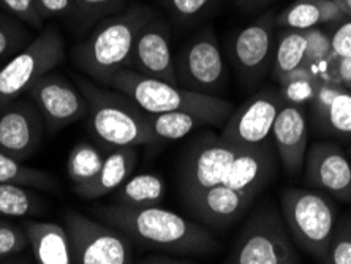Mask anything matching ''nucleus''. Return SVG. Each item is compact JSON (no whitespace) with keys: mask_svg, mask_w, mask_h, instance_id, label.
I'll return each mask as SVG.
<instances>
[{"mask_svg":"<svg viewBox=\"0 0 351 264\" xmlns=\"http://www.w3.org/2000/svg\"><path fill=\"white\" fill-rule=\"evenodd\" d=\"M282 217L299 250L326 263L337 220V211L322 191L285 189L280 195Z\"/></svg>","mask_w":351,"mask_h":264,"instance_id":"5","label":"nucleus"},{"mask_svg":"<svg viewBox=\"0 0 351 264\" xmlns=\"http://www.w3.org/2000/svg\"><path fill=\"white\" fill-rule=\"evenodd\" d=\"M154 16L144 3H133L100 19L89 37L73 49V62L97 84L108 86L117 71L130 69L138 35Z\"/></svg>","mask_w":351,"mask_h":264,"instance_id":"2","label":"nucleus"},{"mask_svg":"<svg viewBox=\"0 0 351 264\" xmlns=\"http://www.w3.org/2000/svg\"><path fill=\"white\" fill-rule=\"evenodd\" d=\"M271 136L285 173L293 178L298 176L304 168L308 149V121L306 106L285 101L274 122Z\"/></svg>","mask_w":351,"mask_h":264,"instance_id":"17","label":"nucleus"},{"mask_svg":"<svg viewBox=\"0 0 351 264\" xmlns=\"http://www.w3.org/2000/svg\"><path fill=\"white\" fill-rule=\"evenodd\" d=\"M304 171L306 180L315 189L351 203V163L339 144L313 143L307 149Z\"/></svg>","mask_w":351,"mask_h":264,"instance_id":"15","label":"nucleus"},{"mask_svg":"<svg viewBox=\"0 0 351 264\" xmlns=\"http://www.w3.org/2000/svg\"><path fill=\"white\" fill-rule=\"evenodd\" d=\"M123 3L125 0H75L76 14L82 19V23L103 19L121 12Z\"/></svg>","mask_w":351,"mask_h":264,"instance_id":"36","label":"nucleus"},{"mask_svg":"<svg viewBox=\"0 0 351 264\" xmlns=\"http://www.w3.org/2000/svg\"><path fill=\"white\" fill-rule=\"evenodd\" d=\"M307 35L306 30L283 29L276 38V48L272 57V77L274 81H280L283 76L304 64L306 56Z\"/></svg>","mask_w":351,"mask_h":264,"instance_id":"25","label":"nucleus"},{"mask_svg":"<svg viewBox=\"0 0 351 264\" xmlns=\"http://www.w3.org/2000/svg\"><path fill=\"white\" fill-rule=\"evenodd\" d=\"M274 0H234V3L244 12H256L269 5Z\"/></svg>","mask_w":351,"mask_h":264,"instance_id":"40","label":"nucleus"},{"mask_svg":"<svg viewBox=\"0 0 351 264\" xmlns=\"http://www.w3.org/2000/svg\"><path fill=\"white\" fill-rule=\"evenodd\" d=\"M108 151L100 144L80 141L71 147L66 158V174L75 187H82L92 182L100 173Z\"/></svg>","mask_w":351,"mask_h":264,"instance_id":"27","label":"nucleus"},{"mask_svg":"<svg viewBox=\"0 0 351 264\" xmlns=\"http://www.w3.org/2000/svg\"><path fill=\"white\" fill-rule=\"evenodd\" d=\"M64 226L75 264H128L133 260V241L117 228L78 212H66Z\"/></svg>","mask_w":351,"mask_h":264,"instance_id":"9","label":"nucleus"},{"mask_svg":"<svg viewBox=\"0 0 351 264\" xmlns=\"http://www.w3.org/2000/svg\"><path fill=\"white\" fill-rule=\"evenodd\" d=\"M43 18H64L76 14L75 0H37Z\"/></svg>","mask_w":351,"mask_h":264,"instance_id":"38","label":"nucleus"},{"mask_svg":"<svg viewBox=\"0 0 351 264\" xmlns=\"http://www.w3.org/2000/svg\"><path fill=\"white\" fill-rule=\"evenodd\" d=\"M80 91L89 105V127L97 143L106 151L157 143L149 127V112L116 89H105L95 81L78 77Z\"/></svg>","mask_w":351,"mask_h":264,"instance_id":"3","label":"nucleus"},{"mask_svg":"<svg viewBox=\"0 0 351 264\" xmlns=\"http://www.w3.org/2000/svg\"><path fill=\"white\" fill-rule=\"evenodd\" d=\"M43 200L29 187L0 184V215L8 219H25L43 212Z\"/></svg>","mask_w":351,"mask_h":264,"instance_id":"29","label":"nucleus"},{"mask_svg":"<svg viewBox=\"0 0 351 264\" xmlns=\"http://www.w3.org/2000/svg\"><path fill=\"white\" fill-rule=\"evenodd\" d=\"M30 40L32 35L25 23L7 12H0V65L18 54Z\"/></svg>","mask_w":351,"mask_h":264,"instance_id":"31","label":"nucleus"},{"mask_svg":"<svg viewBox=\"0 0 351 264\" xmlns=\"http://www.w3.org/2000/svg\"><path fill=\"white\" fill-rule=\"evenodd\" d=\"M149 127H151L156 141H178L193 133L198 128L213 127L208 119L196 116L192 112L169 111L149 114Z\"/></svg>","mask_w":351,"mask_h":264,"instance_id":"26","label":"nucleus"},{"mask_svg":"<svg viewBox=\"0 0 351 264\" xmlns=\"http://www.w3.org/2000/svg\"><path fill=\"white\" fill-rule=\"evenodd\" d=\"M242 149L214 133L198 134L180 158L178 173L182 200L214 185L223 184L226 174Z\"/></svg>","mask_w":351,"mask_h":264,"instance_id":"8","label":"nucleus"},{"mask_svg":"<svg viewBox=\"0 0 351 264\" xmlns=\"http://www.w3.org/2000/svg\"><path fill=\"white\" fill-rule=\"evenodd\" d=\"M0 184H16L29 189L38 190H58V180L43 169L30 168L12 157V155L0 151Z\"/></svg>","mask_w":351,"mask_h":264,"instance_id":"28","label":"nucleus"},{"mask_svg":"<svg viewBox=\"0 0 351 264\" xmlns=\"http://www.w3.org/2000/svg\"><path fill=\"white\" fill-rule=\"evenodd\" d=\"M255 196L244 191L226 187L223 184L214 185L192 196L184 198V204L204 225L226 228L239 219L249 209Z\"/></svg>","mask_w":351,"mask_h":264,"instance_id":"18","label":"nucleus"},{"mask_svg":"<svg viewBox=\"0 0 351 264\" xmlns=\"http://www.w3.org/2000/svg\"><path fill=\"white\" fill-rule=\"evenodd\" d=\"M276 147H272L269 139L258 146L244 147L231 163L223 185L256 198L276 173Z\"/></svg>","mask_w":351,"mask_h":264,"instance_id":"19","label":"nucleus"},{"mask_svg":"<svg viewBox=\"0 0 351 264\" xmlns=\"http://www.w3.org/2000/svg\"><path fill=\"white\" fill-rule=\"evenodd\" d=\"M285 98L280 87H265L237 108L221 125L220 136L241 147H252L271 138L274 122Z\"/></svg>","mask_w":351,"mask_h":264,"instance_id":"11","label":"nucleus"},{"mask_svg":"<svg viewBox=\"0 0 351 264\" xmlns=\"http://www.w3.org/2000/svg\"><path fill=\"white\" fill-rule=\"evenodd\" d=\"M348 157H351V146H350V149H348Z\"/></svg>","mask_w":351,"mask_h":264,"instance_id":"42","label":"nucleus"},{"mask_svg":"<svg viewBox=\"0 0 351 264\" xmlns=\"http://www.w3.org/2000/svg\"><path fill=\"white\" fill-rule=\"evenodd\" d=\"M226 263L298 264L301 255L278 211L272 206H261L237 232Z\"/></svg>","mask_w":351,"mask_h":264,"instance_id":"6","label":"nucleus"},{"mask_svg":"<svg viewBox=\"0 0 351 264\" xmlns=\"http://www.w3.org/2000/svg\"><path fill=\"white\" fill-rule=\"evenodd\" d=\"M92 212L98 220L117 228L132 241L157 250L176 255L206 256L220 248L219 241L208 228L160 206L130 208L108 204L95 206Z\"/></svg>","mask_w":351,"mask_h":264,"instance_id":"1","label":"nucleus"},{"mask_svg":"<svg viewBox=\"0 0 351 264\" xmlns=\"http://www.w3.org/2000/svg\"><path fill=\"white\" fill-rule=\"evenodd\" d=\"M45 128V119L29 97L10 101L0 110V151L24 162L40 149Z\"/></svg>","mask_w":351,"mask_h":264,"instance_id":"14","label":"nucleus"},{"mask_svg":"<svg viewBox=\"0 0 351 264\" xmlns=\"http://www.w3.org/2000/svg\"><path fill=\"white\" fill-rule=\"evenodd\" d=\"M334 2L342 10L345 18H351V0H334Z\"/></svg>","mask_w":351,"mask_h":264,"instance_id":"41","label":"nucleus"},{"mask_svg":"<svg viewBox=\"0 0 351 264\" xmlns=\"http://www.w3.org/2000/svg\"><path fill=\"white\" fill-rule=\"evenodd\" d=\"M343 19L347 18L334 0H296L277 14L276 25L280 29L307 30Z\"/></svg>","mask_w":351,"mask_h":264,"instance_id":"23","label":"nucleus"},{"mask_svg":"<svg viewBox=\"0 0 351 264\" xmlns=\"http://www.w3.org/2000/svg\"><path fill=\"white\" fill-rule=\"evenodd\" d=\"M276 27V14L269 12L236 32L231 40V62L245 86L256 84L271 71L277 38Z\"/></svg>","mask_w":351,"mask_h":264,"instance_id":"12","label":"nucleus"},{"mask_svg":"<svg viewBox=\"0 0 351 264\" xmlns=\"http://www.w3.org/2000/svg\"><path fill=\"white\" fill-rule=\"evenodd\" d=\"M326 263L351 264V219L335 225Z\"/></svg>","mask_w":351,"mask_h":264,"instance_id":"35","label":"nucleus"},{"mask_svg":"<svg viewBox=\"0 0 351 264\" xmlns=\"http://www.w3.org/2000/svg\"><path fill=\"white\" fill-rule=\"evenodd\" d=\"M332 51L340 57H351V18L343 19L331 34Z\"/></svg>","mask_w":351,"mask_h":264,"instance_id":"39","label":"nucleus"},{"mask_svg":"<svg viewBox=\"0 0 351 264\" xmlns=\"http://www.w3.org/2000/svg\"><path fill=\"white\" fill-rule=\"evenodd\" d=\"M307 35V46H306V56H304V64L307 69L313 70L315 67L322 64L331 56L332 51V41L331 34L326 32L324 29L312 27L306 30Z\"/></svg>","mask_w":351,"mask_h":264,"instance_id":"34","label":"nucleus"},{"mask_svg":"<svg viewBox=\"0 0 351 264\" xmlns=\"http://www.w3.org/2000/svg\"><path fill=\"white\" fill-rule=\"evenodd\" d=\"M108 87L125 94L149 114L169 111L192 112L208 119L214 127L223 125L234 111V106L225 98L184 89L157 77L144 76L132 69L117 71L108 82Z\"/></svg>","mask_w":351,"mask_h":264,"instance_id":"4","label":"nucleus"},{"mask_svg":"<svg viewBox=\"0 0 351 264\" xmlns=\"http://www.w3.org/2000/svg\"><path fill=\"white\" fill-rule=\"evenodd\" d=\"M24 231L29 237V247L34 258L40 264H70L71 256L70 239L65 226L53 221L25 220Z\"/></svg>","mask_w":351,"mask_h":264,"instance_id":"22","label":"nucleus"},{"mask_svg":"<svg viewBox=\"0 0 351 264\" xmlns=\"http://www.w3.org/2000/svg\"><path fill=\"white\" fill-rule=\"evenodd\" d=\"M29 237L24 226L0 215V263H7L27 250Z\"/></svg>","mask_w":351,"mask_h":264,"instance_id":"32","label":"nucleus"},{"mask_svg":"<svg viewBox=\"0 0 351 264\" xmlns=\"http://www.w3.org/2000/svg\"><path fill=\"white\" fill-rule=\"evenodd\" d=\"M130 69L144 76L178 84L171 53V32L168 24L156 14L147 21L138 35Z\"/></svg>","mask_w":351,"mask_h":264,"instance_id":"16","label":"nucleus"},{"mask_svg":"<svg viewBox=\"0 0 351 264\" xmlns=\"http://www.w3.org/2000/svg\"><path fill=\"white\" fill-rule=\"evenodd\" d=\"M65 40L58 27H45L18 54L0 65V110L25 95L35 81L64 62Z\"/></svg>","mask_w":351,"mask_h":264,"instance_id":"7","label":"nucleus"},{"mask_svg":"<svg viewBox=\"0 0 351 264\" xmlns=\"http://www.w3.org/2000/svg\"><path fill=\"white\" fill-rule=\"evenodd\" d=\"M0 8L35 29L43 27L45 18L37 0H0Z\"/></svg>","mask_w":351,"mask_h":264,"instance_id":"37","label":"nucleus"},{"mask_svg":"<svg viewBox=\"0 0 351 264\" xmlns=\"http://www.w3.org/2000/svg\"><path fill=\"white\" fill-rule=\"evenodd\" d=\"M25 95L37 105L51 133L81 121L89 112V105L80 87L53 71L38 77Z\"/></svg>","mask_w":351,"mask_h":264,"instance_id":"13","label":"nucleus"},{"mask_svg":"<svg viewBox=\"0 0 351 264\" xmlns=\"http://www.w3.org/2000/svg\"><path fill=\"white\" fill-rule=\"evenodd\" d=\"M319 81L306 65L298 67L277 82L287 103L307 106L317 95Z\"/></svg>","mask_w":351,"mask_h":264,"instance_id":"30","label":"nucleus"},{"mask_svg":"<svg viewBox=\"0 0 351 264\" xmlns=\"http://www.w3.org/2000/svg\"><path fill=\"white\" fill-rule=\"evenodd\" d=\"M136 147L125 146L111 149V151H108L97 178L87 185L75 187L73 191L82 200H97L110 195L130 178L136 167Z\"/></svg>","mask_w":351,"mask_h":264,"instance_id":"21","label":"nucleus"},{"mask_svg":"<svg viewBox=\"0 0 351 264\" xmlns=\"http://www.w3.org/2000/svg\"><path fill=\"white\" fill-rule=\"evenodd\" d=\"M308 106L319 132L331 136H351V91L348 87L322 81Z\"/></svg>","mask_w":351,"mask_h":264,"instance_id":"20","label":"nucleus"},{"mask_svg":"<svg viewBox=\"0 0 351 264\" xmlns=\"http://www.w3.org/2000/svg\"><path fill=\"white\" fill-rule=\"evenodd\" d=\"M214 2L215 0H163L169 16L182 25L193 24L203 18Z\"/></svg>","mask_w":351,"mask_h":264,"instance_id":"33","label":"nucleus"},{"mask_svg":"<svg viewBox=\"0 0 351 264\" xmlns=\"http://www.w3.org/2000/svg\"><path fill=\"white\" fill-rule=\"evenodd\" d=\"M174 69L178 86L219 97L225 89L226 65L215 30L206 27L190 38L174 59Z\"/></svg>","mask_w":351,"mask_h":264,"instance_id":"10","label":"nucleus"},{"mask_svg":"<svg viewBox=\"0 0 351 264\" xmlns=\"http://www.w3.org/2000/svg\"><path fill=\"white\" fill-rule=\"evenodd\" d=\"M167 195V184L157 174L143 173L130 176L121 187L114 190L116 204L130 208H147L158 206Z\"/></svg>","mask_w":351,"mask_h":264,"instance_id":"24","label":"nucleus"}]
</instances>
